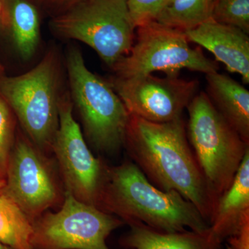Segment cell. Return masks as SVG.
<instances>
[{
  "label": "cell",
  "mask_w": 249,
  "mask_h": 249,
  "mask_svg": "<svg viewBox=\"0 0 249 249\" xmlns=\"http://www.w3.org/2000/svg\"><path fill=\"white\" fill-rule=\"evenodd\" d=\"M124 147L147 179L163 191H176L209 223L218 199L205 180L182 117L153 123L130 115Z\"/></svg>",
  "instance_id": "1"
},
{
  "label": "cell",
  "mask_w": 249,
  "mask_h": 249,
  "mask_svg": "<svg viewBox=\"0 0 249 249\" xmlns=\"http://www.w3.org/2000/svg\"><path fill=\"white\" fill-rule=\"evenodd\" d=\"M98 209L116 214L125 224L137 221L156 231L209 230V223L191 201L176 191L152 184L133 161L107 166Z\"/></svg>",
  "instance_id": "2"
},
{
  "label": "cell",
  "mask_w": 249,
  "mask_h": 249,
  "mask_svg": "<svg viewBox=\"0 0 249 249\" xmlns=\"http://www.w3.org/2000/svg\"><path fill=\"white\" fill-rule=\"evenodd\" d=\"M62 95L58 59L53 51L27 73L0 77V96L12 109L26 136L45 153L52 151L58 129Z\"/></svg>",
  "instance_id": "3"
},
{
  "label": "cell",
  "mask_w": 249,
  "mask_h": 249,
  "mask_svg": "<svg viewBox=\"0 0 249 249\" xmlns=\"http://www.w3.org/2000/svg\"><path fill=\"white\" fill-rule=\"evenodd\" d=\"M187 109L188 142L209 189L219 199L235 178L249 142L218 112L204 91L196 93Z\"/></svg>",
  "instance_id": "4"
},
{
  "label": "cell",
  "mask_w": 249,
  "mask_h": 249,
  "mask_svg": "<svg viewBox=\"0 0 249 249\" xmlns=\"http://www.w3.org/2000/svg\"><path fill=\"white\" fill-rule=\"evenodd\" d=\"M67 69L72 103L79 112L85 135L98 152L114 154L124 147L130 114L109 82L92 73L81 52L68 51Z\"/></svg>",
  "instance_id": "5"
},
{
  "label": "cell",
  "mask_w": 249,
  "mask_h": 249,
  "mask_svg": "<svg viewBox=\"0 0 249 249\" xmlns=\"http://www.w3.org/2000/svg\"><path fill=\"white\" fill-rule=\"evenodd\" d=\"M51 27L89 46L110 68L129 53L137 29L126 0H80L54 17Z\"/></svg>",
  "instance_id": "6"
},
{
  "label": "cell",
  "mask_w": 249,
  "mask_h": 249,
  "mask_svg": "<svg viewBox=\"0 0 249 249\" xmlns=\"http://www.w3.org/2000/svg\"><path fill=\"white\" fill-rule=\"evenodd\" d=\"M136 30L129 53L111 68L116 78H137L155 71L178 74L183 69L205 74L219 70L217 62L207 58L200 49L190 46L183 31L157 21L139 26Z\"/></svg>",
  "instance_id": "7"
},
{
  "label": "cell",
  "mask_w": 249,
  "mask_h": 249,
  "mask_svg": "<svg viewBox=\"0 0 249 249\" xmlns=\"http://www.w3.org/2000/svg\"><path fill=\"white\" fill-rule=\"evenodd\" d=\"M124 224L65 191L58 212L44 213L33 222V249H110L106 244L108 236Z\"/></svg>",
  "instance_id": "8"
},
{
  "label": "cell",
  "mask_w": 249,
  "mask_h": 249,
  "mask_svg": "<svg viewBox=\"0 0 249 249\" xmlns=\"http://www.w3.org/2000/svg\"><path fill=\"white\" fill-rule=\"evenodd\" d=\"M52 151L65 186L76 199L98 208L106 178V165L91 153L79 124L73 116L70 94L62 95L59 103V127Z\"/></svg>",
  "instance_id": "9"
},
{
  "label": "cell",
  "mask_w": 249,
  "mask_h": 249,
  "mask_svg": "<svg viewBox=\"0 0 249 249\" xmlns=\"http://www.w3.org/2000/svg\"><path fill=\"white\" fill-rule=\"evenodd\" d=\"M5 181L1 193L16 202L33 222L61 198L52 162L25 134L16 137Z\"/></svg>",
  "instance_id": "10"
},
{
  "label": "cell",
  "mask_w": 249,
  "mask_h": 249,
  "mask_svg": "<svg viewBox=\"0 0 249 249\" xmlns=\"http://www.w3.org/2000/svg\"><path fill=\"white\" fill-rule=\"evenodd\" d=\"M178 76L159 78L149 74L127 79L113 77L109 83L130 115L150 122L167 123L181 118L198 93V80Z\"/></svg>",
  "instance_id": "11"
},
{
  "label": "cell",
  "mask_w": 249,
  "mask_h": 249,
  "mask_svg": "<svg viewBox=\"0 0 249 249\" xmlns=\"http://www.w3.org/2000/svg\"><path fill=\"white\" fill-rule=\"evenodd\" d=\"M184 33L189 42L207 49L228 71L238 73L243 83L249 84V34L212 19Z\"/></svg>",
  "instance_id": "12"
},
{
  "label": "cell",
  "mask_w": 249,
  "mask_h": 249,
  "mask_svg": "<svg viewBox=\"0 0 249 249\" xmlns=\"http://www.w3.org/2000/svg\"><path fill=\"white\" fill-rule=\"evenodd\" d=\"M249 227V150L246 153L235 178L218 199L210 222L211 235L222 244Z\"/></svg>",
  "instance_id": "13"
},
{
  "label": "cell",
  "mask_w": 249,
  "mask_h": 249,
  "mask_svg": "<svg viewBox=\"0 0 249 249\" xmlns=\"http://www.w3.org/2000/svg\"><path fill=\"white\" fill-rule=\"evenodd\" d=\"M206 94L218 112L249 142V91L219 72L206 74Z\"/></svg>",
  "instance_id": "14"
},
{
  "label": "cell",
  "mask_w": 249,
  "mask_h": 249,
  "mask_svg": "<svg viewBox=\"0 0 249 249\" xmlns=\"http://www.w3.org/2000/svg\"><path fill=\"white\" fill-rule=\"evenodd\" d=\"M129 231L121 244L134 249H219L221 244L214 240L210 230L164 232L156 231L137 221L127 222Z\"/></svg>",
  "instance_id": "15"
},
{
  "label": "cell",
  "mask_w": 249,
  "mask_h": 249,
  "mask_svg": "<svg viewBox=\"0 0 249 249\" xmlns=\"http://www.w3.org/2000/svg\"><path fill=\"white\" fill-rule=\"evenodd\" d=\"M0 20L24 60L36 53L40 40V19L33 0H0Z\"/></svg>",
  "instance_id": "16"
},
{
  "label": "cell",
  "mask_w": 249,
  "mask_h": 249,
  "mask_svg": "<svg viewBox=\"0 0 249 249\" xmlns=\"http://www.w3.org/2000/svg\"><path fill=\"white\" fill-rule=\"evenodd\" d=\"M33 236V221L0 192V242L12 249H34Z\"/></svg>",
  "instance_id": "17"
},
{
  "label": "cell",
  "mask_w": 249,
  "mask_h": 249,
  "mask_svg": "<svg viewBox=\"0 0 249 249\" xmlns=\"http://www.w3.org/2000/svg\"><path fill=\"white\" fill-rule=\"evenodd\" d=\"M214 4V0H171L156 21L186 32L212 19Z\"/></svg>",
  "instance_id": "18"
},
{
  "label": "cell",
  "mask_w": 249,
  "mask_h": 249,
  "mask_svg": "<svg viewBox=\"0 0 249 249\" xmlns=\"http://www.w3.org/2000/svg\"><path fill=\"white\" fill-rule=\"evenodd\" d=\"M212 19L249 34V0H214Z\"/></svg>",
  "instance_id": "19"
},
{
  "label": "cell",
  "mask_w": 249,
  "mask_h": 249,
  "mask_svg": "<svg viewBox=\"0 0 249 249\" xmlns=\"http://www.w3.org/2000/svg\"><path fill=\"white\" fill-rule=\"evenodd\" d=\"M16 119L12 109L0 96V177H6L11 152L16 142Z\"/></svg>",
  "instance_id": "20"
},
{
  "label": "cell",
  "mask_w": 249,
  "mask_h": 249,
  "mask_svg": "<svg viewBox=\"0 0 249 249\" xmlns=\"http://www.w3.org/2000/svg\"><path fill=\"white\" fill-rule=\"evenodd\" d=\"M171 0H126L129 14L136 28L156 21Z\"/></svg>",
  "instance_id": "21"
},
{
  "label": "cell",
  "mask_w": 249,
  "mask_h": 249,
  "mask_svg": "<svg viewBox=\"0 0 249 249\" xmlns=\"http://www.w3.org/2000/svg\"><path fill=\"white\" fill-rule=\"evenodd\" d=\"M40 1L51 6L61 8L64 10L70 7L71 5L76 4L80 0H40Z\"/></svg>",
  "instance_id": "22"
},
{
  "label": "cell",
  "mask_w": 249,
  "mask_h": 249,
  "mask_svg": "<svg viewBox=\"0 0 249 249\" xmlns=\"http://www.w3.org/2000/svg\"><path fill=\"white\" fill-rule=\"evenodd\" d=\"M5 183H6V181H5L4 178H1V177H0V192H1V190L4 188Z\"/></svg>",
  "instance_id": "23"
},
{
  "label": "cell",
  "mask_w": 249,
  "mask_h": 249,
  "mask_svg": "<svg viewBox=\"0 0 249 249\" xmlns=\"http://www.w3.org/2000/svg\"><path fill=\"white\" fill-rule=\"evenodd\" d=\"M0 249H12L10 248V247H7V246L4 245V244L0 242Z\"/></svg>",
  "instance_id": "24"
},
{
  "label": "cell",
  "mask_w": 249,
  "mask_h": 249,
  "mask_svg": "<svg viewBox=\"0 0 249 249\" xmlns=\"http://www.w3.org/2000/svg\"><path fill=\"white\" fill-rule=\"evenodd\" d=\"M0 16H1V4H0ZM3 68L2 66H1V64H0V73H1V71H2Z\"/></svg>",
  "instance_id": "25"
},
{
  "label": "cell",
  "mask_w": 249,
  "mask_h": 249,
  "mask_svg": "<svg viewBox=\"0 0 249 249\" xmlns=\"http://www.w3.org/2000/svg\"><path fill=\"white\" fill-rule=\"evenodd\" d=\"M227 249H237L234 248V247H231V246L227 245Z\"/></svg>",
  "instance_id": "26"
}]
</instances>
